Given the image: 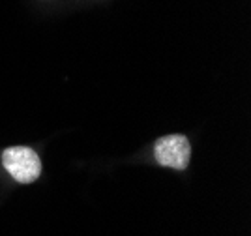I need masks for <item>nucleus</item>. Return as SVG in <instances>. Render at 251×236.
<instances>
[{"label":"nucleus","instance_id":"f03ea898","mask_svg":"<svg viewBox=\"0 0 251 236\" xmlns=\"http://www.w3.org/2000/svg\"><path fill=\"white\" fill-rule=\"evenodd\" d=\"M154 157L161 167L184 171L191 157V144L188 137L180 133L159 137L154 144Z\"/></svg>","mask_w":251,"mask_h":236},{"label":"nucleus","instance_id":"f257e3e1","mask_svg":"<svg viewBox=\"0 0 251 236\" xmlns=\"http://www.w3.org/2000/svg\"><path fill=\"white\" fill-rule=\"evenodd\" d=\"M2 165L19 184H32L42 175V159L30 146H10L2 152Z\"/></svg>","mask_w":251,"mask_h":236}]
</instances>
